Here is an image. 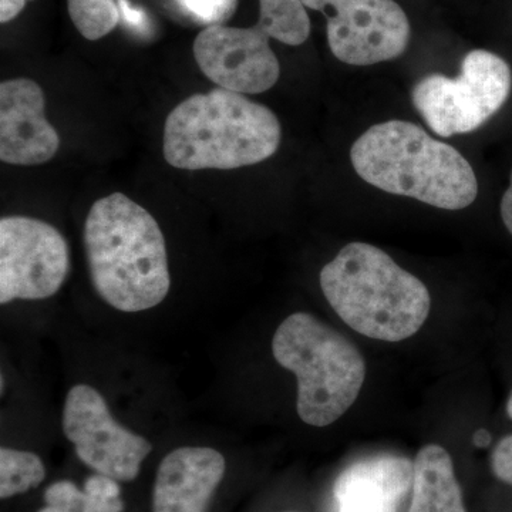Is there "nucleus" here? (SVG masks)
Listing matches in <instances>:
<instances>
[{
  "instance_id": "obj_1",
  "label": "nucleus",
  "mask_w": 512,
  "mask_h": 512,
  "mask_svg": "<svg viewBox=\"0 0 512 512\" xmlns=\"http://www.w3.org/2000/svg\"><path fill=\"white\" fill-rule=\"evenodd\" d=\"M94 289L121 312L148 311L170 292L167 248L156 218L121 192L94 202L84 224Z\"/></svg>"
},
{
  "instance_id": "obj_2",
  "label": "nucleus",
  "mask_w": 512,
  "mask_h": 512,
  "mask_svg": "<svg viewBox=\"0 0 512 512\" xmlns=\"http://www.w3.org/2000/svg\"><path fill=\"white\" fill-rule=\"evenodd\" d=\"M350 161L367 184L431 207L458 211L477 200L478 181L467 158L410 121L370 127L350 148Z\"/></svg>"
},
{
  "instance_id": "obj_3",
  "label": "nucleus",
  "mask_w": 512,
  "mask_h": 512,
  "mask_svg": "<svg viewBox=\"0 0 512 512\" xmlns=\"http://www.w3.org/2000/svg\"><path fill=\"white\" fill-rule=\"evenodd\" d=\"M281 140L274 111L218 87L188 97L168 114L163 151L180 170H235L268 160Z\"/></svg>"
},
{
  "instance_id": "obj_4",
  "label": "nucleus",
  "mask_w": 512,
  "mask_h": 512,
  "mask_svg": "<svg viewBox=\"0 0 512 512\" xmlns=\"http://www.w3.org/2000/svg\"><path fill=\"white\" fill-rule=\"evenodd\" d=\"M320 288L346 325L382 342L412 338L430 315L426 285L365 242L346 245L323 266Z\"/></svg>"
},
{
  "instance_id": "obj_5",
  "label": "nucleus",
  "mask_w": 512,
  "mask_h": 512,
  "mask_svg": "<svg viewBox=\"0 0 512 512\" xmlns=\"http://www.w3.org/2000/svg\"><path fill=\"white\" fill-rule=\"evenodd\" d=\"M272 353L278 365L298 379L296 407L309 426L338 421L365 383L366 363L359 349L309 313H293L279 325Z\"/></svg>"
},
{
  "instance_id": "obj_6",
  "label": "nucleus",
  "mask_w": 512,
  "mask_h": 512,
  "mask_svg": "<svg viewBox=\"0 0 512 512\" xmlns=\"http://www.w3.org/2000/svg\"><path fill=\"white\" fill-rule=\"evenodd\" d=\"M512 89L510 64L488 50H471L457 77L434 73L414 86V107L441 137L473 133L498 113Z\"/></svg>"
},
{
  "instance_id": "obj_7",
  "label": "nucleus",
  "mask_w": 512,
  "mask_h": 512,
  "mask_svg": "<svg viewBox=\"0 0 512 512\" xmlns=\"http://www.w3.org/2000/svg\"><path fill=\"white\" fill-rule=\"evenodd\" d=\"M66 239L53 225L30 217L0 221V303L55 295L69 274Z\"/></svg>"
},
{
  "instance_id": "obj_8",
  "label": "nucleus",
  "mask_w": 512,
  "mask_h": 512,
  "mask_svg": "<svg viewBox=\"0 0 512 512\" xmlns=\"http://www.w3.org/2000/svg\"><path fill=\"white\" fill-rule=\"evenodd\" d=\"M62 424L77 457L97 474L117 481L136 480L153 450L150 441L121 426L103 396L87 384H77L67 393Z\"/></svg>"
},
{
  "instance_id": "obj_9",
  "label": "nucleus",
  "mask_w": 512,
  "mask_h": 512,
  "mask_svg": "<svg viewBox=\"0 0 512 512\" xmlns=\"http://www.w3.org/2000/svg\"><path fill=\"white\" fill-rule=\"evenodd\" d=\"M328 20L333 56L352 66L397 59L410 42L409 18L394 0H302Z\"/></svg>"
},
{
  "instance_id": "obj_10",
  "label": "nucleus",
  "mask_w": 512,
  "mask_h": 512,
  "mask_svg": "<svg viewBox=\"0 0 512 512\" xmlns=\"http://www.w3.org/2000/svg\"><path fill=\"white\" fill-rule=\"evenodd\" d=\"M269 39L258 25L210 26L195 37V62L221 89L241 94L268 92L281 76V64Z\"/></svg>"
},
{
  "instance_id": "obj_11",
  "label": "nucleus",
  "mask_w": 512,
  "mask_h": 512,
  "mask_svg": "<svg viewBox=\"0 0 512 512\" xmlns=\"http://www.w3.org/2000/svg\"><path fill=\"white\" fill-rule=\"evenodd\" d=\"M42 87L30 79L0 84V160L12 165H40L60 147L56 128L46 120Z\"/></svg>"
},
{
  "instance_id": "obj_12",
  "label": "nucleus",
  "mask_w": 512,
  "mask_h": 512,
  "mask_svg": "<svg viewBox=\"0 0 512 512\" xmlns=\"http://www.w3.org/2000/svg\"><path fill=\"white\" fill-rule=\"evenodd\" d=\"M225 474V458L210 447H180L158 467L153 512H207Z\"/></svg>"
},
{
  "instance_id": "obj_13",
  "label": "nucleus",
  "mask_w": 512,
  "mask_h": 512,
  "mask_svg": "<svg viewBox=\"0 0 512 512\" xmlns=\"http://www.w3.org/2000/svg\"><path fill=\"white\" fill-rule=\"evenodd\" d=\"M414 464L399 456L363 458L340 473L333 512H399L413 488Z\"/></svg>"
},
{
  "instance_id": "obj_14",
  "label": "nucleus",
  "mask_w": 512,
  "mask_h": 512,
  "mask_svg": "<svg viewBox=\"0 0 512 512\" xmlns=\"http://www.w3.org/2000/svg\"><path fill=\"white\" fill-rule=\"evenodd\" d=\"M412 491L409 512H467L453 458L437 444L424 446L417 454Z\"/></svg>"
},
{
  "instance_id": "obj_15",
  "label": "nucleus",
  "mask_w": 512,
  "mask_h": 512,
  "mask_svg": "<svg viewBox=\"0 0 512 512\" xmlns=\"http://www.w3.org/2000/svg\"><path fill=\"white\" fill-rule=\"evenodd\" d=\"M119 481L103 474L87 478L84 490L72 481H57L45 493L46 507L39 512H123Z\"/></svg>"
},
{
  "instance_id": "obj_16",
  "label": "nucleus",
  "mask_w": 512,
  "mask_h": 512,
  "mask_svg": "<svg viewBox=\"0 0 512 512\" xmlns=\"http://www.w3.org/2000/svg\"><path fill=\"white\" fill-rule=\"evenodd\" d=\"M258 26L288 46H301L311 35V19L302 0H259Z\"/></svg>"
},
{
  "instance_id": "obj_17",
  "label": "nucleus",
  "mask_w": 512,
  "mask_h": 512,
  "mask_svg": "<svg viewBox=\"0 0 512 512\" xmlns=\"http://www.w3.org/2000/svg\"><path fill=\"white\" fill-rule=\"evenodd\" d=\"M46 477L45 464L29 451L0 450V497H15L36 488Z\"/></svg>"
},
{
  "instance_id": "obj_18",
  "label": "nucleus",
  "mask_w": 512,
  "mask_h": 512,
  "mask_svg": "<svg viewBox=\"0 0 512 512\" xmlns=\"http://www.w3.org/2000/svg\"><path fill=\"white\" fill-rule=\"evenodd\" d=\"M70 19L87 40H100L120 23L117 0H67Z\"/></svg>"
},
{
  "instance_id": "obj_19",
  "label": "nucleus",
  "mask_w": 512,
  "mask_h": 512,
  "mask_svg": "<svg viewBox=\"0 0 512 512\" xmlns=\"http://www.w3.org/2000/svg\"><path fill=\"white\" fill-rule=\"evenodd\" d=\"M174 5L185 18L210 28L225 25L234 16L238 0H174Z\"/></svg>"
},
{
  "instance_id": "obj_20",
  "label": "nucleus",
  "mask_w": 512,
  "mask_h": 512,
  "mask_svg": "<svg viewBox=\"0 0 512 512\" xmlns=\"http://www.w3.org/2000/svg\"><path fill=\"white\" fill-rule=\"evenodd\" d=\"M491 467L498 480L512 485V434L498 441L491 456Z\"/></svg>"
},
{
  "instance_id": "obj_21",
  "label": "nucleus",
  "mask_w": 512,
  "mask_h": 512,
  "mask_svg": "<svg viewBox=\"0 0 512 512\" xmlns=\"http://www.w3.org/2000/svg\"><path fill=\"white\" fill-rule=\"evenodd\" d=\"M117 5L120 9V22L128 29L141 36L151 33V22L146 10L134 5L130 0H117Z\"/></svg>"
},
{
  "instance_id": "obj_22",
  "label": "nucleus",
  "mask_w": 512,
  "mask_h": 512,
  "mask_svg": "<svg viewBox=\"0 0 512 512\" xmlns=\"http://www.w3.org/2000/svg\"><path fill=\"white\" fill-rule=\"evenodd\" d=\"M28 2L30 0H0V22L5 25L18 18Z\"/></svg>"
},
{
  "instance_id": "obj_23",
  "label": "nucleus",
  "mask_w": 512,
  "mask_h": 512,
  "mask_svg": "<svg viewBox=\"0 0 512 512\" xmlns=\"http://www.w3.org/2000/svg\"><path fill=\"white\" fill-rule=\"evenodd\" d=\"M501 218L505 228L512 235V170L510 175V185H508L507 191L504 192L503 200H501Z\"/></svg>"
},
{
  "instance_id": "obj_24",
  "label": "nucleus",
  "mask_w": 512,
  "mask_h": 512,
  "mask_svg": "<svg viewBox=\"0 0 512 512\" xmlns=\"http://www.w3.org/2000/svg\"><path fill=\"white\" fill-rule=\"evenodd\" d=\"M490 440V434L485 430L477 431L476 436H474V443H476L477 447L488 446V444H490Z\"/></svg>"
},
{
  "instance_id": "obj_25",
  "label": "nucleus",
  "mask_w": 512,
  "mask_h": 512,
  "mask_svg": "<svg viewBox=\"0 0 512 512\" xmlns=\"http://www.w3.org/2000/svg\"><path fill=\"white\" fill-rule=\"evenodd\" d=\"M507 414H508V417H510V419L512 420V390L510 393V397H508Z\"/></svg>"
}]
</instances>
